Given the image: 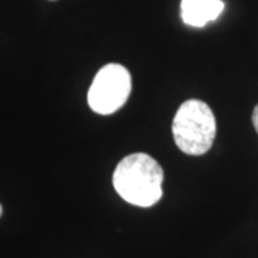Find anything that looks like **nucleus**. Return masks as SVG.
Listing matches in <instances>:
<instances>
[{"mask_svg": "<svg viewBox=\"0 0 258 258\" xmlns=\"http://www.w3.org/2000/svg\"><path fill=\"white\" fill-rule=\"evenodd\" d=\"M224 3L221 0H182L181 16L186 25L203 28L221 15Z\"/></svg>", "mask_w": 258, "mask_h": 258, "instance_id": "20e7f679", "label": "nucleus"}, {"mask_svg": "<svg viewBox=\"0 0 258 258\" xmlns=\"http://www.w3.org/2000/svg\"><path fill=\"white\" fill-rule=\"evenodd\" d=\"M131 74L125 66L109 63L96 74L88 92L91 109L99 115H111L120 109L131 95Z\"/></svg>", "mask_w": 258, "mask_h": 258, "instance_id": "7ed1b4c3", "label": "nucleus"}, {"mask_svg": "<svg viewBox=\"0 0 258 258\" xmlns=\"http://www.w3.org/2000/svg\"><path fill=\"white\" fill-rule=\"evenodd\" d=\"M176 147L186 155H204L211 149L217 122L211 108L203 101H185L172 120Z\"/></svg>", "mask_w": 258, "mask_h": 258, "instance_id": "f03ea898", "label": "nucleus"}, {"mask_svg": "<svg viewBox=\"0 0 258 258\" xmlns=\"http://www.w3.org/2000/svg\"><path fill=\"white\" fill-rule=\"evenodd\" d=\"M2 212H3V208H2V205H0V217H2Z\"/></svg>", "mask_w": 258, "mask_h": 258, "instance_id": "423d86ee", "label": "nucleus"}, {"mask_svg": "<svg viewBox=\"0 0 258 258\" xmlns=\"http://www.w3.org/2000/svg\"><path fill=\"white\" fill-rule=\"evenodd\" d=\"M112 181L122 200L142 208L155 205L164 194L162 166L142 152L123 158L115 168Z\"/></svg>", "mask_w": 258, "mask_h": 258, "instance_id": "f257e3e1", "label": "nucleus"}, {"mask_svg": "<svg viewBox=\"0 0 258 258\" xmlns=\"http://www.w3.org/2000/svg\"><path fill=\"white\" fill-rule=\"evenodd\" d=\"M252 125H254V128H255L258 134V103L255 105L254 111H252Z\"/></svg>", "mask_w": 258, "mask_h": 258, "instance_id": "39448f33", "label": "nucleus"}]
</instances>
